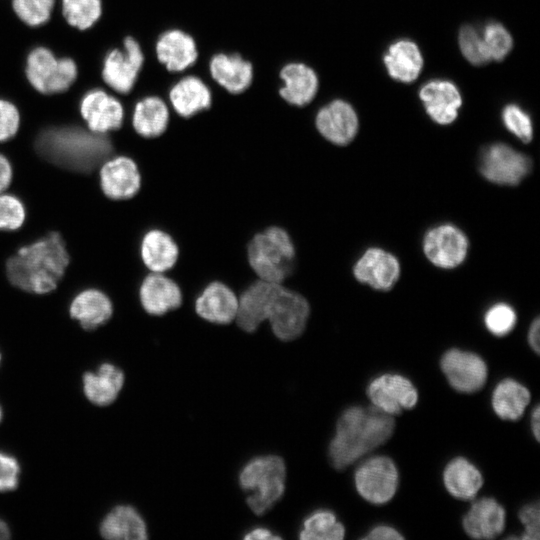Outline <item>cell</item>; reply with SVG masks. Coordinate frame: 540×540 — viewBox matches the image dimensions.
Listing matches in <instances>:
<instances>
[{
    "instance_id": "83f0119b",
    "label": "cell",
    "mask_w": 540,
    "mask_h": 540,
    "mask_svg": "<svg viewBox=\"0 0 540 540\" xmlns=\"http://www.w3.org/2000/svg\"><path fill=\"white\" fill-rule=\"evenodd\" d=\"M169 100L179 116L190 118L211 106L212 95L200 78L186 76L172 86Z\"/></svg>"
},
{
    "instance_id": "e0dca14e",
    "label": "cell",
    "mask_w": 540,
    "mask_h": 540,
    "mask_svg": "<svg viewBox=\"0 0 540 540\" xmlns=\"http://www.w3.org/2000/svg\"><path fill=\"white\" fill-rule=\"evenodd\" d=\"M138 295L144 311L153 316H162L175 310L183 302L180 285L165 273L147 274L140 283Z\"/></svg>"
},
{
    "instance_id": "44dd1931",
    "label": "cell",
    "mask_w": 540,
    "mask_h": 540,
    "mask_svg": "<svg viewBox=\"0 0 540 540\" xmlns=\"http://www.w3.org/2000/svg\"><path fill=\"white\" fill-rule=\"evenodd\" d=\"M140 259L150 272L165 273L172 270L180 258V247L166 230L153 228L141 238Z\"/></svg>"
},
{
    "instance_id": "cb8c5ba5",
    "label": "cell",
    "mask_w": 540,
    "mask_h": 540,
    "mask_svg": "<svg viewBox=\"0 0 540 540\" xmlns=\"http://www.w3.org/2000/svg\"><path fill=\"white\" fill-rule=\"evenodd\" d=\"M419 95L427 114L434 122L447 125L456 119L462 99L458 88L452 82L430 81L421 88Z\"/></svg>"
},
{
    "instance_id": "7a4b0ae2",
    "label": "cell",
    "mask_w": 540,
    "mask_h": 540,
    "mask_svg": "<svg viewBox=\"0 0 540 540\" xmlns=\"http://www.w3.org/2000/svg\"><path fill=\"white\" fill-rule=\"evenodd\" d=\"M394 428L393 416L374 406L349 407L339 417L335 436L329 445L332 465L338 470L351 465L385 443Z\"/></svg>"
},
{
    "instance_id": "7dc6e473",
    "label": "cell",
    "mask_w": 540,
    "mask_h": 540,
    "mask_svg": "<svg viewBox=\"0 0 540 540\" xmlns=\"http://www.w3.org/2000/svg\"><path fill=\"white\" fill-rule=\"evenodd\" d=\"M12 177L13 171L11 164L9 160L0 153V193L10 186Z\"/></svg>"
},
{
    "instance_id": "52a82bcc",
    "label": "cell",
    "mask_w": 540,
    "mask_h": 540,
    "mask_svg": "<svg viewBox=\"0 0 540 540\" xmlns=\"http://www.w3.org/2000/svg\"><path fill=\"white\" fill-rule=\"evenodd\" d=\"M358 493L368 502L384 504L390 501L398 486V470L387 456H374L364 461L354 474Z\"/></svg>"
},
{
    "instance_id": "816d5d0a",
    "label": "cell",
    "mask_w": 540,
    "mask_h": 540,
    "mask_svg": "<svg viewBox=\"0 0 540 540\" xmlns=\"http://www.w3.org/2000/svg\"><path fill=\"white\" fill-rule=\"evenodd\" d=\"M10 538V529L8 525L0 519V540Z\"/></svg>"
},
{
    "instance_id": "4dcf8cb0",
    "label": "cell",
    "mask_w": 540,
    "mask_h": 540,
    "mask_svg": "<svg viewBox=\"0 0 540 540\" xmlns=\"http://www.w3.org/2000/svg\"><path fill=\"white\" fill-rule=\"evenodd\" d=\"M389 75L400 82L410 83L420 74L423 58L418 46L410 40L393 43L384 55Z\"/></svg>"
},
{
    "instance_id": "5b68a950",
    "label": "cell",
    "mask_w": 540,
    "mask_h": 540,
    "mask_svg": "<svg viewBox=\"0 0 540 540\" xmlns=\"http://www.w3.org/2000/svg\"><path fill=\"white\" fill-rule=\"evenodd\" d=\"M285 476V463L276 455L254 458L242 468L240 486L251 493L247 504L255 514L265 513L282 497Z\"/></svg>"
},
{
    "instance_id": "8992f818",
    "label": "cell",
    "mask_w": 540,
    "mask_h": 540,
    "mask_svg": "<svg viewBox=\"0 0 540 540\" xmlns=\"http://www.w3.org/2000/svg\"><path fill=\"white\" fill-rule=\"evenodd\" d=\"M26 75L37 91L59 93L67 90L75 81L77 67L72 59H57L49 49L38 47L28 55Z\"/></svg>"
},
{
    "instance_id": "2e32d148",
    "label": "cell",
    "mask_w": 540,
    "mask_h": 540,
    "mask_svg": "<svg viewBox=\"0 0 540 540\" xmlns=\"http://www.w3.org/2000/svg\"><path fill=\"white\" fill-rule=\"evenodd\" d=\"M194 308L202 319L213 324L226 325L235 320L238 296L227 283L213 280L196 296Z\"/></svg>"
},
{
    "instance_id": "d590c367",
    "label": "cell",
    "mask_w": 540,
    "mask_h": 540,
    "mask_svg": "<svg viewBox=\"0 0 540 540\" xmlns=\"http://www.w3.org/2000/svg\"><path fill=\"white\" fill-rule=\"evenodd\" d=\"M63 15L67 22L80 29L90 28L100 17V0H62Z\"/></svg>"
},
{
    "instance_id": "d4e9b609",
    "label": "cell",
    "mask_w": 540,
    "mask_h": 540,
    "mask_svg": "<svg viewBox=\"0 0 540 540\" xmlns=\"http://www.w3.org/2000/svg\"><path fill=\"white\" fill-rule=\"evenodd\" d=\"M279 77L283 86L279 89L281 98L290 105L302 107L309 104L318 90V77L306 64L291 62L283 66Z\"/></svg>"
},
{
    "instance_id": "d6a6232c",
    "label": "cell",
    "mask_w": 540,
    "mask_h": 540,
    "mask_svg": "<svg viewBox=\"0 0 540 540\" xmlns=\"http://www.w3.org/2000/svg\"><path fill=\"white\" fill-rule=\"evenodd\" d=\"M443 481L447 491L458 499L474 498L483 485L482 474L463 457L451 460L444 469Z\"/></svg>"
},
{
    "instance_id": "277c9868",
    "label": "cell",
    "mask_w": 540,
    "mask_h": 540,
    "mask_svg": "<svg viewBox=\"0 0 540 540\" xmlns=\"http://www.w3.org/2000/svg\"><path fill=\"white\" fill-rule=\"evenodd\" d=\"M246 260L257 279L284 284L292 277L296 248L282 226L270 225L255 232L245 248Z\"/></svg>"
},
{
    "instance_id": "ba28073f",
    "label": "cell",
    "mask_w": 540,
    "mask_h": 540,
    "mask_svg": "<svg viewBox=\"0 0 540 540\" xmlns=\"http://www.w3.org/2000/svg\"><path fill=\"white\" fill-rule=\"evenodd\" d=\"M309 314L310 306L306 297L284 285L274 301L267 321L278 339L291 341L304 332Z\"/></svg>"
},
{
    "instance_id": "7402d4cb",
    "label": "cell",
    "mask_w": 540,
    "mask_h": 540,
    "mask_svg": "<svg viewBox=\"0 0 540 540\" xmlns=\"http://www.w3.org/2000/svg\"><path fill=\"white\" fill-rule=\"evenodd\" d=\"M506 513L494 498L483 497L475 500L463 518V528L468 536L475 539H493L505 528Z\"/></svg>"
},
{
    "instance_id": "5bb4252c",
    "label": "cell",
    "mask_w": 540,
    "mask_h": 540,
    "mask_svg": "<svg viewBox=\"0 0 540 540\" xmlns=\"http://www.w3.org/2000/svg\"><path fill=\"white\" fill-rule=\"evenodd\" d=\"M468 240L457 227L445 224L428 231L423 250L430 262L440 268H454L467 256Z\"/></svg>"
},
{
    "instance_id": "8fae6325",
    "label": "cell",
    "mask_w": 540,
    "mask_h": 540,
    "mask_svg": "<svg viewBox=\"0 0 540 540\" xmlns=\"http://www.w3.org/2000/svg\"><path fill=\"white\" fill-rule=\"evenodd\" d=\"M367 395L374 407L391 416L413 408L418 392L409 379L398 374H383L373 379Z\"/></svg>"
},
{
    "instance_id": "60d3db41",
    "label": "cell",
    "mask_w": 540,
    "mask_h": 540,
    "mask_svg": "<svg viewBox=\"0 0 540 540\" xmlns=\"http://www.w3.org/2000/svg\"><path fill=\"white\" fill-rule=\"evenodd\" d=\"M25 218V207L18 197L0 193V230H17L23 225Z\"/></svg>"
},
{
    "instance_id": "4fadbf2b",
    "label": "cell",
    "mask_w": 540,
    "mask_h": 540,
    "mask_svg": "<svg viewBox=\"0 0 540 540\" xmlns=\"http://www.w3.org/2000/svg\"><path fill=\"white\" fill-rule=\"evenodd\" d=\"M144 62L139 43L132 37L124 41V49H114L107 54L102 76L116 92L126 94L133 88Z\"/></svg>"
},
{
    "instance_id": "ab89813d",
    "label": "cell",
    "mask_w": 540,
    "mask_h": 540,
    "mask_svg": "<svg viewBox=\"0 0 540 540\" xmlns=\"http://www.w3.org/2000/svg\"><path fill=\"white\" fill-rule=\"evenodd\" d=\"M517 320L514 309L505 303H497L490 307L484 316L486 328L496 336L508 334Z\"/></svg>"
},
{
    "instance_id": "681fc988",
    "label": "cell",
    "mask_w": 540,
    "mask_h": 540,
    "mask_svg": "<svg viewBox=\"0 0 540 540\" xmlns=\"http://www.w3.org/2000/svg\"><path fill=\"white\" fill-rule=\"evenodd\" d=\"M244 538L250 540L280 539L279 536L273 535L270 530L265 528L253 529L247 535H245Z\"/></svg>"
},
{
    "instance_id": "db71d44e",
    "label": "cell",
    "mask_w": 540,
    "mask_h": 540,
    "mask_svg": "<svg viewBox=\"0 0 540 540\" xmlns=\"http://www.w3.org/2000/svg\"><path fill=\"white\" fill-rule=\"evenodd\" d=\"M0 361H1V354H0Z\"/></svg>"
},
{
    "instance_id": "3957f363",
    "label": "cell",
    "mask_w": 540,
    "mask_h": 540,
    "mask_svg": "<svg viewBox=\"0 0 540 540\" xmlns=\"http://www.w3.org/2000/svg\"><path fill=\"white\" fill-rule=\"evenodd\" d=\"M38 152L62 168L91 172L112 152L107 137L80 128H59L45 131L37 140Z\"/></svg>"
},
{
    "instance_id": "ee69618b",
    "label": "cell",
    "mask_w": 540,
    "mask_h": 540,
    "mask_svg": "<svg viewBox=\"0 0 540 540\" xmlns=\"http://www.w3.org/2000/svg\"><path fill=\"white\" fill-rule=\"evenodd\" d=\"M20 465L16 458L0 452V492H8L17 488Z\"/></svg>"
},
{
    "instance_id": "c3c4849f",
    "label": "cell",
    "mask_w": 540,
    "mask_h": 540,
    "mask_svg": "<svg viewBox=\"0 0 540 540\" xmlns=\"http://www.w3.org/2000/svg\"><path fill=\"white\" fill-rule=\"evenodd\" d=\"M539 332H540V321H539V318H535L534 321L531 323L530 325V328H529V331H528V342H529V345L530 347L537 353L539 354V351H540V345H539V341H540V337H539Z\"/></svg>"
},
{
    "instance_id": "ffe728a7",
    "label": "cell",
    "mask_w": 540,
    "mask_h": 540,
    "mask_svg": "<svg viewBox=\"0 0 540 540\" xmlns=\"http://www.w3.org/2000/svg\"><path fill=\"white\" fill-rule=\"evenodd\" d=\"M355 278L376 290L387 291L397 282L400 265L397 258L380 248L368 249L356 262Z\"/></svg>"
},
{
    "instance_id": "6da1fadb",
    "label": "cell",
    "mask_w": 540,
    "mask_h": 540,
    "mask_svg": "<svg viewBox=\"0 0 540 540\" xmlns=\"http://www.w3.org/2000/svg\"><path fill=\"white\" fill-rule=\"evenodd\" d=\"M69 261L65 241L52 231L10 257L6 275L13 286L25 292L46 294L57 288Z\"/></svg>"
},
{
    "instance_id": "7bdbcfd3",
    "label": "cell",
    "mask_w": 540,
    "mask_h": 540,
    "mask_svg": "<svg viewBox=\"0 0 540 540\" xmlns=\"http://www.w3.org/2000/svg\"><path fill=\"white\" fill-rule=\"evenodd\" d=\"M20 115L9 101L0 99V142L11 139L18 131Z\"/></svg>"
},
{
    "instance_id": "b9f144b4",
    "label": "cell",
    "mask_w": 540,
    "mask_h": 540,
    "mask_svg": "<svg viewBox=\"0 0 540 540\" xmlns=\"http://www.w3.org/2000/svg\"><path fill=\"white\" fill-rule=\"evenodd\" d=\"M502 120L506 128L520 140L528 143L533 137V126L530 116L518 105H507L502 112Z\"/></svg>"
},
{
    "instance_id": "9c48e42d",
    "label": "cell",
    "mask_w": 540,
    "mask_h": 540,
    "mask_svg": "<svg viewBox=\"0 0 540 540\" xmlns=\"http://www.w3.org/2000/svg\"><path fill=\"white\" fill-rule=\"evenodd\" d=\"M284 284L254 279L247 284L238 296L235 317L240 329L252 333L267 321L271 308Z\"/></svg>"
},
{
    "instance_id": "e575fe53",
    "label": "cell",
    "mask_w": 540,
    "mask_h": 540,
    "mask_svg": "<svg viewBox=\"0 0 540 540\" xmlns=\"http://www.w3.org/2000/svg\"><path fill=\"white\" fill-rule=\"evenodd\" d=\"M345 529L333 512L330 510H317L310 514L303 522L299 538L303 540H341Z\"/></svg>"
},
{
    "instance_id": "484cf974",
    "label": "cell",
    "mask_w": 540,
    "mask_h": 540,
    "mask_svg": "<svg viewBox=\"0 0 540 540\" xmlns=\"http://www.w3.org/2000/svg\"><path fill=\"white\" fill-rule=\"evenodd\" d=\"M211 77L231 94L247 90L253 81L252 63L238 54H215L209 62Z\"/></svg>"
},
{
    "instance_id": "f1b7e54d",
    "label": "cell",
    "mask_w": 540,
    "mask_h": 540,
    "mask_svg": "<svg viewBox=\"0 0 540 540\" xmlns=\"http://www.w3.org/2000/svg\"><path fill=\"white\" fill-rule=\"evenodd\" d=\"M124 384L123 372L111 363H103L96 372L83 375V390L87 399L98 406L111 404Z\"/></svg>"
},
{
    "instance_id": "8d00e7d4",
    "label": "cell",
    "mask_w": 540,
    "mask_h": 540,
    "mask_svg": "<svg viewBox=\"0 0 540 540\" xmlns=\"http://www.w3.org/2000/svg\"><path fill=\"white\" fill-rule=\"evenodd\" d=\"M459 47L463 56L473 65H482L491 60L482 36L472 26L460 29Z\"/></svg>"
},
{
    "instance_id": "ac0fdd59",
    "label": "cell",
    "mask_w": 540,
    "mask_h": 540,
    "mask_svg": "<svg viewBox=\"0 0 540 540\" xmlns=\"http://www.w3.org/2000/svg\"><path fill=\"white\" fill-rule=\"evenodd\" d=\"M80 112L88 129L105 134L119 129L123 124L122 104L103 90L96 89L84 95L80 102Z\"/></svg>"
},
{
    "instance_id": "30bf717a",
    "label": "cell",
    "mask_w": 540,
    "mask_h": 540,
    "mask_svg": "<svg viewBox=\"0 0 540 540\" xmlns=\"http://www.w3.org/2000/svg\"><path fill=\"white\" fill-rule=\"evenodd\" d=\"M530 167L527 156L502 143L487 147L480 161L482 175L500 185H517L529 173Z\"/></svg>"
},
{
    "instance_id": "1f68e13d",
    "label": "cell",
    "mask_w": 540,
    "mask_h": 540,
    "mask_svg": "<svg viewBox=\"0 0 540 540\" xmlns=\"http://www.w3.org/2000/svg\"><path fill=\"white\" fill-rule=\"evenodd\" d=\"M169 118L170 114L166 103L157 96H149L136 103L132 125L138 135L153 139L166 132Z\"/></svg>"
},
{
    "instance_id": "f5cc1de1",
    "label": "cell",
    "mask_w": 540,
    "mask_h": 540,
    "mask_svg": "<svg viewBox=\"0 0 540 540\" xmlns=\"http://www.w3.org/2000/svg\"><path fill=\"white\" fill-rule=\"evenodd\" d=\"M1 420H2V409L0 407V422H1Z\"/></svg>"
},
{
    "instance_id": "74e56055",
    "label": "cell",
    "mask_w": 540,
    "mask_h": 540,
    "mask_svg": "<svg viewBox=\"0 0 540 540\" xmlns=\"http://www.w3.org/2000/svg\"><path fill=\"white\" fill-rule=\"evenodd\" d=\"M482 38L491 60L502 61L513 45L512 37L507 29L496 22L486 25Z\"/></svg>"
},
{
    "instance_id": "f546056e",
    "label": "cell",
    "mask_w": 540,
    "mask_h": 540,
    "mask_svg": "<svg viewBox=\"0 0 540 540\" xmlns=\"http://www.w3.org/2000/svg\"><path fill=\"white\" fill-rule=\"evenodd\" d=\"M100 533L111 540H143L147 538L146 524L135 508L114 507L102 520Z\"/></svg>"
},
{
    "instance_id": "4316f807",
    "label": "cell",
    "mask_w": 540,
    "mask_h": 540,
    "mask_svg": "<svg viewBox=\"0 0 540 540\" xmlns=\"http://www.w3.org/2000/svg\"><path fill=\"white\" fill-rule=\"evenodd\" d=\"M70 317L77 320L85 330H93L106 323L113 314L109 297L94 288L79 292L69 307Z\"/></svg>"
},
{
    "instance_id": "9a60e30c",
    "label": "cell",
    "mask_w": 540,
    "mask_h": 540,
    "mask_svg": "<svg viewBox=\"0 0 540 540\" xmlns=\"http://www.w3.org/2000/svg\"><path fill=\"white\" fill-rule=\"evenodd\" d=\"M141 185L138 164L128 156L113 157L100 168L101 190L111 200H129L139 193Z\"/></svg>"
},
{
    "instance_id": "d6986e66",
    "label": "cell",
    "mask_w": 540,
    "mask_h": 540,
    "mask_svg": "<svg viewBox=\"0 0 540 540\" xmlns=\"http://www.w3.org/2000/svg\"><path fill=\"white\" fill-rule=\"evenodd\" d=\"M315 125L318 132L329 142L347 145L357 134L358 117L349 103L334 100L318 111Z\"/></svg>"
},
{
    "instance_id": "f907efd6",
    "label": "cell",
    "mask_w": 540,
    "mask_h": 540,
    "mask_svg": "<svg viewBox=\"0 0 540 540\" xmlns=\"http://www.w3.org/2000/svg\"><path fill=\"white\" fill-rule=\"evenodd\" d=\"M532 433L537 441L540 440V408L536 405L531 414Z\"/></svg>"
},
{
    "instance_id": "bcb514c9",
    "label": "cell",
    "mask_w": 540,
    "mask_h": 540,
    "mask_svg": "<svg viewBox=\"0 0 540 540\" xmlns=\"http://www.w3.org/2000/svg\"><path fill=\"white\" fill-rule=\"evenodd\" d=\"M403 538L404 536L395 528L386 525H378L362 537L365 540H400Z\"/></svg>"
},
{
    "instance_id": "836d02e7",
    "label": "cell",
    "mask_w": 540,
    "mask_h": 540,
    "mask_svg": "<svg viewBox=\"0 0 540 540\" xmlns=\"http://www.w3.org/2000/svg\"><path fill=\"white\" fill-rule=\"evenodd\" d=\"M529 402V390L513 379L499 382L492 394L493 410L503 420L520 419Z\"/></svg>"
},
{
    "instance_id": "7c38bea8",
    "label": "cell",
    "mask_w": 540,
    "mask_h": 540,
    "mask_svg": "<svg viewBox=\"0 0 540 540\" xmlns=\"http://www.w3.org/2000/svg\"><path fill=\"white\" fill-rule=\"evenodd\" d=\"M440 366L449 384L459 392H476L487 379L485 361L473 352L450 349L443 354Z\"/></svg>"
},
{
    "instance_id": "f6af8a7d",
    "label": "cell",
    "mask_w": 540,
    "mask_h": 540,
    "mask_svg": "<svg viewBox=\"0 0 540 540\" xmlns=\"http://www.w3.org/2000/svg\"><path fill=\"white\" fill-rule=\"evenodd\" d=\"M518 516L524 526V532L519 538L522 540H538L540 536V508L538 502L524 505L520 509Z\"/></svg>"
},
{
    "instance_id": "f35d334b",
    "label": "cell",
    "mask_w": 540,
    "mask_h": 540,
    "mask_svg": "<svg viewBox=\"0 0 540 540\" xmlns=\"http://www.w3.org/2000/svg\"><path fill=\"white\" fill-rule=\"evenodd\" d=\"M55 0H13L18 17L30 26L44 24L50 18Z\"/></svg>"
},
{
    "instance_id": "603a6c76",
    "label": "cell",
    "mask_w": 540,
    "mask_h": 540,
    "mask_svg": "<svg viewBox=\"0 0 540 540\" xmlns=\"http://www.w3.org/2000/svg\"><path fill=\"white\" fill-rule=\"evenodd\" d=\"M158 61L170 72H180L191 67L198 58L194 38L180 29L162 33L156 42Z\"/></svg>"
}]
</instances>
